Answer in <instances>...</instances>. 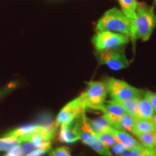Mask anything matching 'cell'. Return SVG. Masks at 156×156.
Segmentation results:
<instances>
[{"label": "cell", "mask_w": 156, "mask_h": 156, "mask_svg": "<svg viewBox=\"0 0 156 156\" xmlns=\"http://www.w3.org/2000/svg\"><path fill=\"white\" fill-rule=\"evenodd\" d=\"M154 6L144 2H137L135 17L131 22V32L129 38L135 44L137 39L147 41L151 38L156 26V15Z\"/></svg>", "instance_id": "obj_1"}, {"label": "cell", "mask_w": 156, "mask_h": 156, "mask_svg": "<svg viewBox=\"0 0 156 156\" xmlns=\"http://www.w3.org/2000/svg\"><path fill=\"white\" fill-rule=\"evenodd\" d=\"M73 129L80 140L88 145L93 151L103 156H113L108 147L105 146L98 139L96 134L91 128L85 111L78 116L74 121Z\"/></svg>", "instance_id": "obj_2"}, {"label": "cell", "mask_w": 156, "mask_h": 156, "mask_svg": "<svg viewBox=\"0 0 156 156\" xmlns=\"http://www.w3.org/2000/svg\"><path fill=\"white\" fill-rule=\"evenodd\" d=\"M95 29L97 31H112L129 37L131 22L122 10L114 7L105 12L99 18L95 25Z\"/></svg>", "instance_id": "obj_3"}, {"label": "cell", "mask_w": 156, "mask_h": 156, "mask_svg": "<svg viewBox=\"0 0 156 156\" xmlns=\"http://www.w3.org/2000/svg\"><path fill=\"white\" fill-rule=\"evenodd\" d=\"M107 92L112 100L126 101L143 97L144 91L132 86L126 82L113 77H108L104 82Z\"/></svg>", "instance_id": "obj_4"}, {"label": "cell", "mask_w": 156, "mask_h": 156, "mask_svg": "<svg viewBox=\"0 0 156 156\" xmlns=\"http://www.w3.org/2000/svg\"><path fill=\"white\" fill-rule=\"evenodd\" d=\"M129 37L126 35L112 32V31H97L93 37V44L96 51L120 47L128 44Z\"/></svg>", "instance_id": "obj_5"}, {"label": "cell", "mask_w": 156, "mask_h": 156, "mask_svg": "<svg viewBox=\"0 0 156 156\" xmlns=\"http://www.w3.org/2000/svg\"><path fill=\"white\" fill-rule=\"evenodd\" d=\"M85 100V108L101 111L106 102L108 94L106 83L103 82H90L86 90L82 93Z\"/></svg>", "instance_id": "obj_6"}, {"label": "cell", "mask_w": 156, "mask_h": 156, "mask_svg": "<svg viewBox=\"0 0 156 156\" xmlns=\"http://www.w3.org/2000/svg\"><path fill=\"white\" fill-rule=\"evenodd\" d=\"M123 46L96 51L95 55L99 63L105 64L110 69L116 71L128 67L129 61L126 57Z\"/></svg>", "instance_id": "obj_7"}, {"label": "cell", "mask_w": 156, "mask_h": 156, "mask_svg": "<svg viewBox=\"0 0 156 156\" xmlns=\"http://www.w3.org/2000/svg\"><path fill=\"white\" fill-rule=\"evenodd\" d=\"M84 111H86L83 94L66 104L56 116V123L58 126L75 120Z\"/></svg>", "instance_id": "obj_8"}, {"label": "cell", "mask_w": 156, "mask_h": 156, "mask_svg": "<svg viewBox=\"0 0 156 156\" xmlns=\"http://www.w3.org/2000/svg\"><path fill=\"white\" fill-rule=\"evenodd\" d=\"M103 113V117L106 119L109 125L116 129L122 130L121 119L124 115V110L114 101H107V104H104L101 109Z\"/></svg>", "instance_id": "obj_9"}, {"label": "cell", "mask_w": 156, "mask_h": 156, "mask_svg": "<svg viewBox=\"0 0 156 156\" xmlns=\"http://www.w3.org/2000/svg\"><path fill=\"white\" fill-rule=\"evenodd\" d=\"M108 132H110L114 136L117 142L125 146L128 150L142 149L144 147L137 140L134 139L133 136L130 135L128 132L116 129L112 126L109 129Z\"/></svg>", "instance_id": "obj_10"}, {"label": "cell", "mask_w": 156, "mask_h": 156, "mask_svg": "<svg viewBox=\"0 0 156 156\" xmlns=\"http://www.w3.org/2000/svg\"><path fill=\"white\" fill-rule=\"evenodd\" d=\"M74 121L75 120L61 125V129H60L59 134H58V140L60 142L69 144L80 140L79 137L74 132Z\"/></svg>", "instance_id": "obj_11"}, {"label": "cell", "mask_w": 156, "mask_h": 156, "mask_svg": "<svg viewBox=\"0 0 156 156\" xmlns=\"http://www.w3.org/2000/svg\"><path fill=\"white\" fill-rule=\"evenodd\" d=\"M156 130V125L153 119H145L135 117L133 125L132 134L145 133V132H153Z\"/></svg>", "instance_id": "obj_12"}, {"label": "cell", "mask_w": 156, "mask_h": 156, "mask_svg": "<svg viewBox=\"0 0 156 156\" xmlns=\"http://www.w3.org/2000/svg\"><path fill=\"white\" fill-rule=\"evenodd\" d=\"M155 111L150 103L145 98H140L138 104V117L137 118L152 119Z\"/></svg>", "instance_id": "obj_13"}, {"label": "cell", "mask_w": 156, "mask_h": 156, "mask_svg": "<svg viewBox=\"0 0 156 156\" xmlns=\"http://www.w3.org/2000/svg\"><path fill=\"white\" fill-rule=\"evenodd\" d=\"M140 98H134L131 100L126 101H114V103H117L119 106H120L124 109V112L131 114L134 117H138V104H139Z\"/></svg>", "instance_id": "obj_14"}, {"label": "cell", "mask_w": 156, "mask_h": 156, "mask_svg": "<svg viewBox=\"0 0 156 156\" xmlns=\"http://www.w3.org/2000/svg\"><path fill=\"white\" fill-rule=\"evenodd\" d=\"M44 125H36V124H28V125H25L21 126L16 129L12 130V131L8 132L5 134V136H20L26 135V134L33 133V132L38 131L44 127Z\"/></svg>", "instance_id": "obj_15"}, {"label": "cell", "mask_w": 156, "mask_h": 156, "mask_svg": "<svg viewBox=\"0 0 156 156\" xmlns=\"http://www.w3.org/2000/svg\"><path fill=\"white\" fill-rule=\"evenodd\" d=\"M119 2L122 11L130 20V21L132 20L135 17V10L138 2L136 0H119Z\"/></svg>", "instance_id": "obj_16"}, {"label": "cell", "mask_w": 156, "mask_h": 156, "mask_svg": "<svg viewBox=\"0 0 156 156\" xmlns=\"http://www.w3.org/2000/svg\"><path fill=\"white\" fill-rule=\"evenodd\" d=\"M135 136L144 147H156V130L153 132L137 134Z\"/></svg>", "instance_id": "obj_17"}, {"label": "cell", "mask_w": 156, "mask_h": 156, "mask_svg": "<svg viewBox=\"0 0 156 156\" xmlns=\"http://www.w3.org/2000/svg\"><path fill=\"white\" fill-rule=\"evenodd\" d=\"M88 122L91 128L93 129L95 134L100 133V132H108L109 129L112 127L103 116L94 120H90L88 119Z\"/></svg>", "instance_id": "obj_18"}, {"label": "cell", "mask_w": 156, "mask_h": 156, "mask_svg": "<svg viewBox=\"0 0 156 156\" xmlns=\"http://www.w3.org/2000/svg\"><path fill=\"white\" fill-rule=\"evenodd\" d=\"M22 140L16 136H5L0 139V151H8L22 143Z\"/></svg>", "instance_id": "obj_19"}, {"label": "cell", "mask_w": 156, "mask_h": 156, "mask_svg": "<svg viewBox=\"0 0 156 156\" xmlns=\"http://www.w3.org/2000/svg\"><path fill=\"white\" fill-rule=\"evenodd\" d=\"M135 117L132 116L131 114L125 112L121 119V127L122 131L132 133L133 132V125Z\"/></svg>", "instance_id": "obj_20"}, {"label": "cell", "mask_w": 156, "mask_h": 156, "mask_svg": "<svg viewBox=\"0 0 156 156\" xmlns=\"http://www.w3.org/2000/svg\"><path fill=\"white\" fill-rule=\"evenodd\" d=\"M96 135L103 145L108 148H112L117 143L115 137L110 132H100V133H97Z\"/></svg>", "instance_id": "obj_21"}, {"label": "cell", "mask_w": 156, "mask_h": 156, "mask_svg": "<svg viewBox=\"0 0 156 156\" xmlns=\"http://www.w3.org/2000/svg\"><path fill=\"white\" fill-rule=\"evenodd\" d=\"M143 97L147 100L153 107L154 111L156 112V93L147 90L144 93Z\"/></svg>", "instance_id": "obj_22"}, {"label": "cell", "mask_w": 156, "mask_h": 156, "mask_svg": "<svg viewBox=\"0 0 156 156\" xmlns=\"http://www.w3.org/2000/svg\"><path fill=\"white\" fill-rule=\"evenodd\" d=\"M25 153L21 145H17L16 147L12 148L7 153L5 156H25Z\"/></svg>", "instance_id": "obj_23"}, {"label": "cell", "mask_w": 156, "mask_h": 156, "mask_svg": "<svg viewBox=\"0 0 156 156\" xmlns=\"http://www.w3.org/2000/svg\"><path fill=\"white\" fill-rule=\"evenodd\" d=\"M56 156H72L69 149L67 147H60L53 151Z\"/></svg>", "instance_id": "obj_24"}, {"label": "cell", "mask_w": 156, "mask_h": 156, "mask_svg": "<svg viewBox=\"0 0 156 156\" xmlns=\"http://www.w3.org/2000/svg\"><path fill=\"white\" fill-rule=\"evenodd\" d=\"M112 149L113 153L116 154V155H119L122 153H124L125 151H128V149L125 147V146L122 145V144L119 143V142H117L116 145L113 146Z\"/></svg>", "instance_id": "obj_25"}, {"label": "cell", "mask_w": 156, "mask_h": 156, "mask_svg": "<svg viewBox=\"0 0 156 156\" xmlns=\"http://www.w3.org/2000/svg\"><path fill=\"white\" fill-rule=\"evenodd\" d=\"M139 156H156V147H144Z\"/></svg>", "instance_id": "obj_26"}, {"label": "cell", "mask_w": 156, "mask_h": 156, "mask_svg": "<svg viewBox=\"0 0 156 156\" xmlns=\"http://www.w3.org/2000/svg\"><path fill=\"white\" fill-rule=\"evenodd\" d=\"M144 148V147H143ZM136 149V150H128L119 155V156H139L142 150L143 149Z\"/></svg>", "instance_id": "obj_27"}, {"label": "cell", "mask_w": 156, "mask_h": 156, "mask_svg": "<svg viewBox=\"0 0 156 156\" xmlns=\"http://www.w3.org/2000/svg\"><path fill=\"white\" fill-rule=\"evenodd\" d=\"M46 152H47V151H45V150L36 149L30 152V153L25 156H43Z\"/></svg>", "instance_id": "obj_28"}, {"label": "cell", "mask_w": 156, "mask_h": 156, "mask_svg": "<svg viewBox=\"0 0 156 156\" xmlns=\"http://www.w3.org/2000/svg\"><path fill=\"white\" fill-rule=\"evenodd\" d=\"M153 121V122L155 123V124L156 125V112H155V113H154L153 114V119H152Z\"/></svg>", "instance_id": "obj_29"}, {"label": "cell", "mask_w": 156, "mask_h": 156, "mask_svg": "<svg viewBox=\"0 0 156 156\" xmlns=\"http://www.w3.org/2000/svg\"><path fill=\"white\" fill-rule=\"evenodd\" d=\"M49 156H56V155H55V154L54 153V152L51 151V153H50V154H49Z\"/></svg>", "instance_id": "obj_30"}, {"label": "cell", "mask_w": 156, "mask_h": 156, "mask_svg": "<svg viewBox=\"0 0 156 156\" xmlns=\"http://www.w3.org/2000/svg\"><path fill=\"white\" fill-rule=\"evenodd\" d=\"M153 2H154V3H153V6H154V7H155V6L156 5V0H153Z\"/></svg>", "instance_id": "obj_31"}]
</instances>
